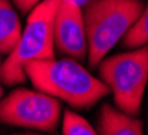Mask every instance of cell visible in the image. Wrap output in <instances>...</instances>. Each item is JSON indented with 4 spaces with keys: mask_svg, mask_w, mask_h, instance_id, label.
<instances>
[{
    "mask_svg": "<svg viewBox=\"0 0 148 135\" xmlns=\"http://www.w3.org/2000/svg\"><path fill=\"white\" fill-rule=\"evenodd\" d=\"M24 71L38 91L64 101L76 110L93 107L110 94L99 78L69 58L31 62Z\"/></svg>",
    "mask_w": 148,
    "mask_h": 135,
    "instance_id": "obj_1",
    "label": "cell"
},
{
    "mask_svg": "<svg viewBox=\"0 0 148 135\" xmlns=\"http://www.w3.org/2000/svg\"><path fill=\"white\" fill-rule=\"evenodd\" d=\"M141 0H90L82 10L87 40V60L97 67L145 10Z\"/></svg>",
    "mask_w": 148,
    "mask_h": 135,
    "instance_id": "obj_2",
    "label": "cell"
},
{
    "mask_svg": "<svg viewBox=\"0 0 148 135\" xmlns=\"http://www.w3.org/2000/svg\"><path fill=\"white\" fill-rule=\"evenodd\" d=\"M62 0H41L31 10L24 30L15 48L1 62L0 76L5 86L24 83L25 66L31 62L55 58L53 47V19Z\"/></svg>",
    "mask_w": 148,
    "mask_h": 135,
    "instance_id": "obj_3",
    "label": "cell"
},
{
    "mask_svg": "<svg viewBox=\"0 0 148 135\" xmlns=\"http://www.w3.org/2000/svg\"><path fill=\"white\" fill-rule=\"evenodd\" d=\"M99 79L112 95L116 108L138 116L148 79L147 45L123 54L106 56L97 64Z\"/></svg>",
    "mask_w": 148,
    "mask_h": 135,
    "instance_id": "obj_4",
    "label": "cell"
},
{
    "mask_svg": "<svg viewBox=\"0 0 148 135\" xmlns=\"http://www.w3.org/2000/svg\"><path fill=\"white\" fill-rule=\"evenodd\" d=\"M60 112V101L38 90L16 88L0 101V122L15 127L53 131Z\"/></svg>",
    "mask_w": 148,
    "mask_h": 135,
    "instance_id": "obj_5",
    "label": "cell"
},
{
    "mask_svg": "<svg viewBox=\"0 0 148 135\" xmlns=\"http://www.w3.org/2000/svg\"><path fill=\"white\" fill-rule=\"evenodd\" d=\"M53 47L76 62L87 58V40L82 8L77 0H62L53 19Z\"/></svg>",
    "mask_w": 148,
    "mask_h": 135,
    "instance_id": "obj_6",
    "label": "cell"
},
{
    "mask_svg": "<svg viewBox=\"0 0 148 135\" xmlns=\"http://www.w3.org/2000/svg\"><path fill=\"white\" fill-rule=\"evenodd\" d=\"M97 128L99 135H144L141 121L124 114L108 103L100 107Z\"/></svg>",
    "mask_w": 148,
    "mask_h": 135,
    "instance_id": "obj_7",
    "label": "cell"
},
{
    "mask_svg": "<svg viewBox=\"0 0 148 135\" xmlns=\"http://www.w3.org/2000/svg\"><path fill=\"white\" fill-rule=\"evenodd\" d=\"M21 21L10 0H0V55L10 54L21 35Z\"/></svg>",
    "mask_w": 148,
    "mask_h": 135,
    "instance_id": "obj_8",
    "label": "cell"
},
{
    "mask_svg": "<svg viewBox=\"0 0 148 135\" xmlns=\"http://www.w3.org/2000/svg\"><path fill=\"white\" fill-rule=\"evenodd\" d=\"M121 40H123L124 47L131 50H138L147 45V42H148V10L147 8L130 25V28L123 35Z\"/></svg>",
    "mask_w": 148,
    "mask_h": 135,
    "instance_id": "obj_9",
    "label": "cell"
},
{
    "mask_svg": "<svg viewBox=\"0 0 148 135\" xmlns=\"http://www.w3.org/2000/svg\"><path fill=\"white\" fill-rule=\"evenodd\" d=\"M63 135H99L86 118L72 110H66L63 115Z\"/></svg>",
    "mask_w": 148,
    "mask_h": 135,
    "instance_id": "obj_10",
    "label": "cell"
},
{
    "mask_svg": "<svg viewBox=\"0 0 148 135\" xmlns=\"http://www.w3.org/2000/svg\"><path fill=\"white\" fill-rule=\"evenodd\" d=\"M41 0H14V4L16 6V8L20 11L23 15H27L31 12V10L34 7H36Z\"/></svg>",
    "mask_w": 148,
    "mask_h": 135,
    "instance_id": "obj_11",
    "label": "cell"
},
{
    "mask_svg": "<svg viewBox=\"0 0 148 135\" xmlns=\"http://www.w3.org/2000/svg\"><path fill=\"white\" fill-rule=\"evenodd\" d=\"M0 67H1V59H0ZM3 96V87H1V76H0V101Z\"/></svg>",
    "mask_w": 148,
    "mask_h": 135,
    "instance_id": "obj_12",
    "label": "cell"
},
{
    "mask_svg": "<svg viewBox=\"0 0 148 135\" xmlns=\"http://www.w3.org/2000/svg\"><path fill=\"white\" fill-rule=\"evenodd\" d=\"M15 135H36V134H15Z\"/></svg>",
    "mask_w": 148,
    "mask_h": 135,
    "instance_id": "obj_13",
    "label": "cell"
}]
</instances>
